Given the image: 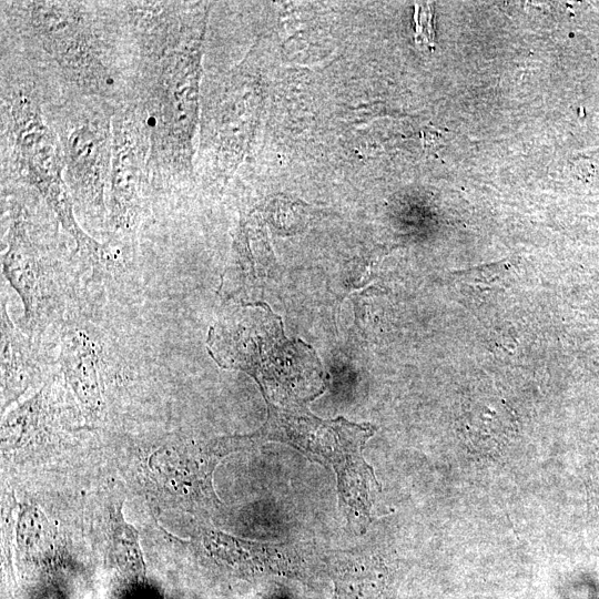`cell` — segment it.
Masks as SVG:
<instances>
[{
  "label": "cell",
  "mask_w": 599,
  "mask_h": 599,
  "mask_svg": "<svg viewBox=\"0 0 599 599\" xmlns=\"http://www.w3.org/2000/svg\"><path fill=\"white\" fill-rule=\"evenodd\" d=\"M125 9L136 49L132 101L150 136V190L174 191L191 171L204 14L180 1H130Z\"/></svg>",
  "instance_id": "1"
},
{
  "label": "cell",
  "mask_w": 599,
  "mask_h": 599,
  "mask_svg": "<svg viewBox=\"0 0 599 599\" xmlns=\"http://www.w3.org/2000/svg\"><path fill=\"white\" fill-rule=\"evenodd\" d=\"M1 141L6 162L22 182L38 191L77 251L93 267L109 265L114 252L81 229L64 181V161L59 138L44 121L38 95L31 88H2ZM2 153V154H4Z\"/></svg>",
  "instance_id": "2"
},
{
  "label": "cell",
  "mask_w": 599,
  "mask_h": 599,
  "mask_svg": "<svg viewBox=\"0 0 599 599\" xmlns=\"http://www.w3.org/2000/svg\"><path fill=\"white\" fill-rule=\"evenodd\" d=\"M266 402V423L247 438L286 443L317 461L325 460L336 473L338 493L347 511L369 518L380 485L363 457V447L375 427L343 417L324 420L297 405L278 407Z\"/></svg>",
  "instance_id": "3"
},
{
  "label": "cell",
  "mask_w": 599,
  "mask_h": 599,
  "mask_svg": "<svg viewBox=\"0 0 599 599\" xmlns=\"http://www.w3.org/2000/svg\"><path fill=\"white\" fill-rule=\"evenodd\" d=\"M17 4L31 34L70 83L93 98L112 95L114 69L87 3L41 0Z\"/></svg>",
  "instance_id": "4"
},
{
  "label": "cell",
  "mask_w": 599,
  "mask_h": 599,
  "mask_svg": "<svg viewBox=\"0 0 599 599\" xmlns=\"http://www.w3.org/2000/svg\"><path fill=\"white\" fill-rule=\"evenodd\" d=\"M21 204L12 205L2 253V273L23 304L21 329L40 342L51 325L62 321L67 281L59 258L37 236Z\"/></svg>",
  "instance_id": "5"
},
{
  "label": "cell",
  "mask_w": 599,
  "mask_h": 599,
  "mask_svg": "<svg viewBox=\"0 0 599 599\" xmlns=\"http://www.w3.org/2000/svg\"><path fill=\"white\" fill-rule=\"evenodd\" d=\"M113 112L105 103L80 106L57 130L64 181L74 206L91 220L106 215L105 186L112 156Z\"/></svg>",
  "instance_id": "6"
},
{
  "label": "cell",
  "mask_w": 599,
  "mask_h": 599,
  "mask_svg": "<svg viewBox=\"0 0 599 599\" xmlns=\"http://www.w3.org/2000/svg\"><path fill=\"white\" fill-rule=\"evenodd\" d=\"M150 136L131 100L114 109L108 220L112 233L133 234L143 215L149 185Z\"/></svg>",
  "instance_id": "7"
},
{
  "label": "cell",
  "mask_w": 599,
  "mask_h": 599,
  "mask_svg": "<svg viewBox=\"0 0 599 599\" xmlns=\"http://www.w3.org/2000/svg\"><path fill=\"white\" fill-rule=\"evenodd\" d=\"M59 365L88 422L97 420L104 407L102 345L84 325H67L60 341Z\"/></svg>",
  "instance_id": "8"
},
{
  "label": "cell",
  "mask_w": 599,
  "mask_h": 599,
  "mask_svg": "<svg viewBox=\"0 0 599 599\" xmlns=\"http://www.w3.org/2000/svg\"><path fill=\"white\" fill-rule=\"evenodd\" d=\"M43 357L40 342L31 338L11 321L7 298H1V387L2 404L21 395L41 374ZM3 405V406H4Z\"/></svg>",
  "instance_id": "9"
},
{
  "label": "cell",
  "mask_w": 599,
  "mask_h": 599,
  "mask_svg": "<svg viewBox=\"0 0 599 599\" xmlns=\"http://www.w3.org/2000/svg\"><path fill=\"white\" fill-rule=\"evenodd\" d=\"M52 385L53 382H48L6 417L1 428L3 447H21L39 436L47 427Z\"/></svg>",
  "instance_id": "10"
},
{
  "label": "cell",
  "mask_w": 599,
  "mask_h": 599,
  "mask_svg": "<svg viewBox=\"0 0 599 599\" xmlns=\"http://www.w3.org/2000/svg\"><path fill=\"white\" fill-rule=\"evenodd\" d=\"M121 507L111 512V539L119 565L135 573H144L143 556L138 530L123 518Z\"/></svg>",
  "instance_id": "11"
},
{
  "label": "cell",
  "mask_w": 599,
  "mask_h": 599,
  "mask_svg": "<svg viewBox=\"0 0 599 599\" xmlns=\"http://www.w3.org/2000/svg\"><path fill=\"white\" fill-rule=\"evenodd\" d=\"M582 480L589 521L599 526V450L583 459Z\"/></svg>",
  "instance_id": "12"
}]
</instances>
